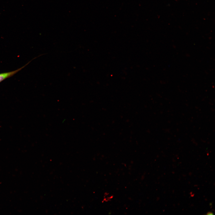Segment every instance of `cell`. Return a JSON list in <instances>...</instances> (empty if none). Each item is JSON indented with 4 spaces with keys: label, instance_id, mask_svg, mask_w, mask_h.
I'll list each match as a JSON object with an SVG mask.
<instances>
[{
    "label": "cell",
    "instance_id": "6da1fadb",
    "mask_svg": "<svg viewBox=\"0 0 215 215\" xmlns=\"http://www.w3.org/2000/svg\"><path fill=\"white\" fill-rule=\"evenodd\" d=\"M30 62H29V63H28L26 64L24 66L15 70L7 72L0 73V82L3 81L4 80L9 78H10L14 75L16 73H18V72H19V71H20L22 69L24 68L25 67L27 64H28Z\"/></svg>",
    "mask_w": 215,
    "mask_h": 215
},
{
    "label": "cell",
    "instance_id": "7a4b0ae2",
    "mask_svg": "<svg viewBox=\"0 0 215 215\" xmlns=\"http://www.w3.org/2000/svg\"><path fill=\"white\" fill-rule=\"evenodd\" d=\"M207 215H214V214L213 212H209L207 213Z\"/></svg>",
    "mask_w": 215,
    "mask_h": 215
}]
</instances>
